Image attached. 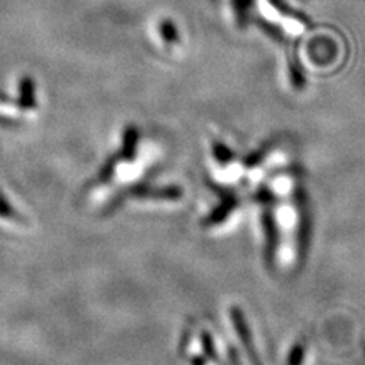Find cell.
I'll return each mask as SVG.
<instances>
[{"mask_svg":"<svg viewBox=\"0 0 365 365\" xmlns=\"http://www.w3.org/2000/svg\"><path fill=\"white\" fill-rule=\"evenodd\" d=\"M232 5H233L237 25L244 28L248 21L250 9H251V6H253V0H232Z\"/></svg>","mask_w":365,"mask_h":365,"instance_id":"cell-1","label":"cell"},{"mask_svg":"<svg viewBox=\"0 0 365 365\" xmlns=\"http://www.w3.org/2000/svg\"><path fill=\"white\" fill-rule=\"evenodd\" d=\"M20 101L26 108L36 106V99H34V83L28 76L21 78L20 81Z\"/></svg>","mask_w":365,"mask_h":365,"instance_id":"cell-2","label":"cell"},{"mask_svg":"<svg viewBox=\"0 0 365 365\" xmlns=\"http://www.w3.org/2000/svg\"><path fill=\"white\" fill-rule=\"evenodd\" d=\"M160 34H162V37L166 43L169 44H174L180 40L178 36V31L175 28V25L170 20H163L162 25H160Z\"/></svg>","mask_w":365,"mask_h":365,"instance_id":"cell-3","label":"cell"},{"mask_svg":"<svg viewBox=\"0 0 365 365\" xmlns=\"http://www.w3.org/2000/svg\"><path fill=\"white\" fill-rule=\"evenodd\" d=\"M260 28L264 29L267 34H269V36H271L272 38H276L277 41H282V40H283L282 31H280L279 28H276V26L269 25V23H267V21H260Z\"/></svg>","mask_w":365,"mask_h":365,"instance_id":"cell-4","label":"cell"},{"mask_svg":"<svg viewBox=\"0 0 365 365\" xmlns=\"http://www.w3.org/2000/svg\"><path fill=\"white\" fill-rule=\"evenodd\" d=\"M361 351H362V355H364V358H365V332H364L362 339H361Z\"/></svg>","mask_w":365,"mask_h":365,"instance_id":"cell-5","label":"cell"}]
</instances>
